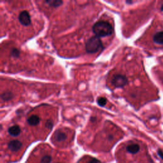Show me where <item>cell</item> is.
<instances>
[{
    "label": "cell",
    "instance_id": "obj_1",
    "mask_svg": "<svg viewBox=\"0 0 163 163\" xmlns=\"http://www.w3.org/2000/svg\"><path fill=\"white\" fill-rule=\"evenodd\" d=\"M92 31L96 36L105 37L113 33L114 29L109 22L106 21H99L95 23L92 27Z\"/></svg>",
    "mask_w": 163,
    "mask_h": 163
},
{
    "label": "cell",
    "instance_id": "obj_2",
    "mask_svg": "<svg viewBox=\"0 0 163 163\" xmlns=\"http://www.w3.org/2000/svg\"><path fill=\"white\" fill-rule=\"evenodd\" d=\"M103 49V44L98 36H93L87 41L85 44V50L89 54H94Z\"/></svg>",
    "mask_w": 163,
    "mask_h": 163
},
{
    "label": "cell",
    "instance_id": "obj_3",
    "mask_svg": "<svg viewBox=\"0 0 163 163\" xmlns=\"http://www.w3.org/2000/svg\"><path fill=\"white\" fill-rule=\"evenodd\" d=\"M112 84L115 87H123L127 84V79L124 75H116L112 79Z\"/></svg>",
    "mask_w": 163,
    "mask_h": 163
},
{
    "label": "cell",
    "instance_id": "obj_4",
    "mask_svg": "<svg viewBox=\"0 0 163 163\" xmlns=\"http://www.w3.org/2000/svg\"><path fill=\"white\" fill-rule=\"evenodd\" d=\"M19 20L23 26H29L31 24V18L27 11H22L19 15Z\"/></svg>",
    "mask_w": 163,
    "mask_h": 163
},
{
    "label": "cell",
    "instance_id": "obj_5",
    "mask_svg": "<svg viewBox=\"0 0 163 163\" xmlns=\"http://www.w3.org/2000/svg\"><path fill=\"white\" fill-rule=\"evenodd\" d=\"M22 143L18 140H12L9 143L8 148L12 152H16L21 148Z\"/></svg>",
    "mask_w": 163,
    "mask_h": 163
},
{
    "label": "cell",
    "instance_id": "obj_6",
    "mask_svg": "<svg viewBox=\"0 0 163 163\" xmlns=\"http://www.w3.org/2000/svg\"><path fill=\"white\" fill-rule=\"evenodd\" d=\"M54 138L57 142H61L64 141L66 139V134L60 130H58L55 132L54 135Z\"/></svg>",
    "mask_w": 163,
    "mask_h": 163
},
{
    "label": "cell",
    "instance_id": "obj_7",
    "mask_svg": "<svg viewBox=\"0 0 163 163\" xmlns=\"http://www.w3.org/2000/svg\"><path fill=\"white\" fill-rule=\"evenodd\" d=\"M126 150L127 152L131 154H135L139 152V146L138 144H136V143H132V144L127 146Z\"/></svg>",
    "mask_w": 163,
    "mask_h": 163
},
{
    "label": "cell",
    "instance_id": "obj_8",
    "mask_svg": "<svg viewBox=\"0 0 163 163\" xmlns=\"http://www.w3.org/2000/svg\"><path fill=\"white\" fill-rule=\"evenodd\" d=\"M8 132H9V134L12 137H17L21 133V128L19 126H11L8 129Z\"/></svg>",
    "mask_w": 163,
    "mask_h": 163
},
{
    "label": "cell",
    "instance_id": "obj_9",
    "mask_svg": "<svg viewBox=\"0 0 163 163\" xmlns=\"http://www.w3.org/2000/svg\"><path fill=\"white\" fill-rule=\"evenodd\" d=\"M153 40L157 45H163V31H159L155 34Z\"/></svg>",
    "mask_w": 163,
    "mask_h": 163
},
{
    "label": "cell",
    "instance_id": "obj_10",
    "mask_svg": "<svg viewBox=\"0 0 163 163\" xmlns=\"http://www.w3.org/2000/svg\"><path fill=\"white\" fill-rule=\"evenodd\" d=\"M28 123L31 126H36L40 122V118L38 116L33 115L30 116V117L27 120Z\"/></svg>",
    "mask_w": 163,
    "mask_h": 163
},
{
    "label": "cell",
    "instance_id": "obj_11",
    "mask_svg": "<svg viewBox=\"0 0 163 163\" xmlns=\"http://www.w3.org/2000/svg\"><path fill=\"white\" fill-rule=\"evenodd\" d=\"M14 98V94L11 92L6 91L3 92L1 94V99L4 101V102H8L10 101Z\"/></svg>",
    "mask_w": 163,
    "mask_h": 163
},
{
    "label": "cell",
    "instance_id": "obj_12",
    "mask_svg": "<svg viewBox=\"0 0 163 163\" xmlns=\"http://www.w3.org/2000/svg\"><path fill=\"white\" fill-rule=\"evenodd\" d=\"M45 3L53 7H58L63 3V1H59V0H50V1H46Z\"/></svg>",
    "mask_w": 163,
    "mask_h": 163
},
{
    "label": "cell",
    "instance_id": "obj_13",
    "mask_svg": "<svg viewBox=\"0 0 163 163\" xmlns=\"http://www.w3.org/2000/svg\"><path fill=\"white\" fill-rule=\"evenodd\" d=\"M10 55L11 57L17 58L20 56V51L17 49H12L11 50L10 52Z\"/></svg>",
    "mask_w": 163,
    "mask_h": 163
},
{
    "label": "cell",
    "instance_id": "obj_14",
    "mask_svg": "<svg viewBox=\"0 0 163 163\" xmlns=\"http://www.w3.org/2000/svg\"><path fill=\"white\" fill-rule=\"evenodd\" d=\"M51 162V157L48 155L44 156L41 158V163H50Z\"/></svg>",
    "mask_w": 163,
    "mask_h": 163
},
{
    "label": "cell",
    "instance_id": "obj_15",
    "mask_svg": "<svg viewBox=\"0 0 163 163\" xmlns=\"http://www.w3.org/2000/svg\"><path fill=\"white\" fill-rule=\"evenodd\" d=\"M97 102H98V104L100 107H104L107 103V99L104 98L102 97V98H99L98 99V100H97Z\"/></svg>",
    "mask_w": 163,
    "mask_h": 163
},
{
    "label": "cell",
    "instance_id": "obj_16",
    "mask_svg": "<svg viewBox=\"0 0 163 163\" xmlns=\"http://www.w3.org/2000/svg\"><path fill=\"white\" fill-rule=\"evenodd\" d=\"M52 126H53V123L51 121L49 120V121H46V127H48L49 129H52Z\"/></svg>",
    "mask_w": 163,
    "mask_h": 163
},
{
    "label": "cell",
    "instance_id": "obj_17",
    "mask_svg": "<svg viewBox=\"0 0 163 163\" xmlns=\"http://www.w3.org/2000/svg\"><path fill=\"white\" fill-rule=\"evenodd\" d=\"M87 163H100V162L98 160H96V159H92L90 161H89Z\"/></svg>",
    "mask_w": 163,
    "mask_h": 163
},
{
    "label": "cell",
    "instance_id": "obj_18",
    "mask_svg": "<svg viewBox=\"0 0 163 163\" xmlns=\"http://www.w3.org/2000/svg\"><path fill=\"white\" fill-rule=\"evenodd\" d=\"M158 154H159V156H160V157L162 158V159L163 160V152H162V151L161 150H158Z\"/></svg>",
    "mask_w": 163,
    "mask_h": 163
},
{
    "label": "cell",
    "instance_id": "obj_19",
    "mask_svg": "<svg viewBox=\"0 0 163 163\" xmlns=\"http://www.w3.org/2000/svg\"><path fill=\"white\" fill-rule=\"evenodd\" d=\"M161 11H163V5H162V6L161 7Z\"/></svg>",
    "mask_w": 163,
    "mask_h": 163
}]
</instances>
